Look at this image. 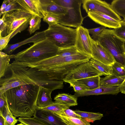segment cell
<instances>
[{
    "mask_svg": "<svg viewBox=\"0 0 125 125\" xmlns=\"http://www.w3.org/2000/svg\"><path fill=\"white\" fill-rule=\"evenodd\" d=\"M8 71L9 75L0 79V94L10 89L25 85L41 86L52 91L64 87L63 81L52 80L46 72L35 68L10 64Z\"/></svg>",
    "mask_w": 125,
    "mask_h": 125,
    "instance_id": "obj_1",
    "label": "cell"
},
{
    "mask_svg": "<svg viewBox=\"0 0 125 125\" xmlns=\"http://www.w3.org/2000/svg\"><path fill=\"white\" fill-rule=\"evenodd\" d=\"M91 58L79 52L69 56L56 55L34 62L27 63L15 61L14 64L35 68L46 72L52 80L63 81L66 76L75 68L89 62Z\"/></svg>",
    "mask_w": 125,
    "mask_h": 125,
    "instance_id": "obj_2",
    "label": "cell"
},
{
    "mask_svg": "<svg viewBox=\"0 0 125 125\" xmlns=\"http://www.w3.org/2000/svg\"><path fill=\"white\" fill-rule=\"evenodd\" d=\"M39 86L32 84L20 86L9 89L3 94L9 109L15 117H31L37 107Z\"/></svg>",
    "mask_w": 125,
    "mask_h": 125,
    "instance_id": "obj_3",
    "label": "cell"
},
{
    "mask_svg": "<svg viewBox=\"0 0 125 125\" xmlns=\"http://www.w3.org/2000/svg\"><path fill=\"white\" fill-rule=\"evenodd\" d=\"M59 48L46 38L34 42L27 49L14 54L15 61L24 63L40 61L58 54Z\"/></svg>",
    "mask_w": 125,
    "mask_h": 125,
    "instance_id": "obj_4",
    "label": "cell"
},
{
    "mask_svg": "<svg viewBox=\"0 0 125 125\" xmlns=\"http://www.w3.org/2000/svg\"><path fill=\"white\" fill-rule=\"evenodd\" d=\"M44 31L46 37L59 48H67L75 45L76 29L57 23L49 26Z\"/></svg>",
    "mask_w": 125,
    "mask_h": 125,
    "instance_id": "obj_5",
    "label": "cell"
},
{
    "mask_svg": "<svg viewBox=\"0 0 125 125\" xmlns=\"http://www.w3.org/2000/svg\"><path fill=\"white\" fill-rule=\"evenodd\" d=\"M97 41L110 52L116 61L125 67L124 40L118 37L113 30L105 29L98 36Z\"/></svg>",
    "mask_w": 125,
    "mask_h": 125,
    "instance_id": "obj_6",
    "label": "cell"
},
{
    "mask_svg": "<svg viewBox=\"0 0 125 125\" xmlns=\"http://www.w3.org/2000/svg\"><path fill=\"white\" fill-rule=\"evenodd\" d=\"M32 15L21 8L6 13L5 19L7 25L6 36L14 31L11 36L10 39L17 33L25 30L29 25Z\"/></svg>",
    "mask_w": 125,
    "mask_h": 125,
    "instance_id": "obj_7",
    "label": "cell"
},
{
    "mask_svg": "<svg viewBox=\"0 0 125 125\" xmlns=\"http://www.w3.org/2000/svg\"><path fill=\"white\" fill-rule=\"evenodd\" d=\"M83 0L79 2L74 7L68 8L67 13L59 15L58 24L64 26L77 28L81 26L84 18L82 17L81 10Z\"/></svg>",
    "mask_w": 125,
    "mask_h": 125,
    "instance_id": "obj_8",
    "label": "cell"
},
{
    "mask_svg": "<svg viewBox=\"0 0 125 125\" xmlns=\"http://www.w3.org/2000/svg\"><path fill=\"white\" fill-rule=\"evenodd\" d=\"M83 9L88 13L97 12L103 13L118 21H122L120 17L113 10L111 4L100 0H83Z\"/></svg>",
    "mask_w": 125,
    "mask_h": 125,
    "instance_id": "obj_9",
    "label": "cell"
},
{
    "mask_svg": "<svg viewBox=\"0 0 125 125\" xmlns=\"http://www.w3.org/2000/svg\"><path fill=\"white\" fill-rule=\"evenodd\" d=\"M103 75L89 62L81 64L72 70L65 77L63 82L76 80L88 77Z\"/></svg>",
    "mask_w": 125,
    "mask_h": 125,
    "instance_id": "obj_10",
    "label": "cell"
},
{
    "mask_svg": "<svg viewBox=\"0 0 125 125\" xmlns=\"http://www.w3.org/2000/svg\"><path fill=\"white\" fill-rule=\"evenodd\" d=\"M76 29V35L74 46L79 52L91 58V37L88 29L82 26Z\"/></svg>",
    "mask_w": 125,
    "mask_h": 125,
    "instance_id": "obj_11",
    "label": "cell"
},
{
    "mask_svg": "<svg viewBox=\"0 0 125 125\" xmlns=\"http://www.w3.org/2000/svg\"><path fill=\"white\" fill-rule=\"evenodd\" d=\"M91 58L105 64L111 66L116 61L113 56L97 41L91 39Z\"/></svg>",
    "mask_w": 125,
    "mask_h": 125,
    "instance_id": "obj_12",
    "label": "cell"
},
{
    "mask_svg": "<svg viewBox=\"0 0 125 125\" xmlns=\"http://www.w3.org/2000/svg\"><path fill=\"white\" fill-rule=\"evenodd\" d=\"M87 13L88 16L92 20L105 27L115 29L121 26L122 21L116 20L103 13L94 11Z\"/></svg>",
    "mask_w": 125,
    "mask_h": 125,
    "instance_id": "obj_13",
    "label": "cell"
},
{
    "mask_svg": "<svg viewBox=\"0 0 125 125\" xmlns=\"http://www.w3.org/2000/svg\"><path fill=\"white\" fill-rule=\"evenodd\" d=\"M33 116L50 125H66L54 113L37 107Z\"/></svg>",
    "mask_w": 125,
    "mask_h": 125,
    "instance_id": "obj_14",
    "label": "cell"
},
{
    "mask_svg": "<svg viewBox=\"0 0 125 125\" xmlns=\"http://www.w3.org/2000/svg\"><path fill=\"white\" fill-rule=\"evenodd\" d=\"M21 8L43 18L45 13L40 0H16Z\"/></svg>",
    "mask_w": 125,
    "mask_h": 125,
    "instance_id": "obj_15",
    "label": "cell"
},
{
    "mask_svg": "<svg viewBox=\"0 0 125 125\" xmlns=\"http://www.w3.org/2000/svg\"><path fill=\"white\" fill-rule=\"evenodd\" d=\"M119 86L111 87L100 86L94 89L83 92H75L74 95L77 98L80 97L90 95H98L104 94L116 95L120 92Z\"/></svg>",
    "mask_w": 125,
    "mask_h": 125,
    "instance_id": "obj_16",
    "label": "cell"
},
{
    "mask_svg": "<svg viewBox=\"0 0 125 125\" xmlns=\"http://www.w3.org/2000/svg\"><path fill=\"white\" fill-rule=\"evenodd\" d=\"M46 38L45 31L37 32L32 36L20 42L13 44H8L3 50V52L7 54H10L17 48L22 45L31 42H38Z\"/></svg>",
    "mask_w": 125,
    "mask_h": 125,
    "instance_id": "obj_17",
    "label": "cell"
},
{
    "mask_svg": "<svg viewBox=\"0 0 125 125\" xmlns=\"http://www.w3.org/2000/svg\"><path fill=\"white\" fill-rule=\"evenodd\" d=\"M52 92L45 87L39 86L36 102L37 107H45L53 103L51 97Z\"/></svg>",
    "mask_w": 125,
    "mask_h": 125,
    "instance_id": "obj_18",
    "label": "cell"
},
{
    "mask_svg": "<svg viewBox=\"0 0 125 125\" xmlns=\"http://www.w3.org/2000/svg\"><path fill=\"white\" fill-rule=\"evenodd\" d=\"M42 8L46 12L58 15L66 14L68 8L61 6L56 3L53 0H40Z\"/></svg>",
    "mask_w": 125,
    "mask_h": 125,
    "instance_id": "obj_19",
    "label": "cell"
},
{
    "mask_svg": "<svg viewBox=\"0 0 125 125\" xmlns=\"http://www.w3.org/2000/svg\"><path fill=\"white\" fill-rule=\"evenodd\" d=\"M125 79V76L118 77L111 74L100 78V86L111 87L120 86Z\"/></svg>",
    "mask_w": 125,
    "mask_h": 125,
    "instance_id": "obj_20",
    "label": "cell"
},
{
    "mask_svg": "<svg viewBox=\"0 0 125 125\" xmlns=\"http://www.w3.org/2000/svg\"><path fill=\"white\" fill-rule=\"evenodd\" d=\"M14 54H8L3 52H0V79L4 76L9 69L10 60L13 59Z\"/></svg>",
    "mask_w": 125,
    "mask_h": 125,
    "instance_id": "obj_21",
    "label": "cell"
},
{
    "mask_svg": "<svg viewBox=\"0 0 125 125\" xmlns=\"http://www.w3.org/2000/svg\"><path fill=\"white\" fill-rule=\"evenodd\" d=\"M56 101H59L66 104L70 107L78 105L77 98L74 95L68 94H59L54 98Z\"/></svg>",
    "mask_w": 125,
    "mask_h": 125,
    "instance_id": "obj_22",
    "label": "cell"
},
{
    "mask_svg": "<svg viewBox=\"0 0 125 125\" xmlns=\"http://www.w3.org/2000/svg\"><path fill=\"white\" fill-rule=\"evenodd\" d=\"M74 111L82 118L89 122H93L96 120H100L103 116V114L99 113L83 111L78 110Z\"/></svg>",
    "mask_w": 125,
    "mask_h": 125,
    "instance_id": "obj_23",
    "label": "cell"
},
{
    "mask_svg": "<svg viewBox=\"0 0 125 125\" xmlns=\"http://www.w3.org/2000/svg\"><path fill=\"white\" fill-rule=\"evenodd\" d=\"M89 62L93 66L101 72L103 75L107 76L112 74L111 66L105 64L92 58Z\"/></svg>",
    "mask_w": 125,
    "mask_h": 125,
    "instance_id": "obj_24",
    "label": "cell"
},
{
    "mask_svg": "<svg viewBox=\"0 0 125 125\" xmlns=\"http://www.w3.org/2000/svg\"><path fill=\"white\" fill-rule=\"evenodd\" d=\"M54 113L66 125H91L90 122L82 118H78L68 117Z\"/></svg>",
    "mask_w": 125,
    "mask_h": 125,
    "instance_id": "obj_25",
    "label": "cell"
},
{
    "mask_svg": "<svg viewBox=\"0 0 125 125\" xmlns=\"http://www.w3.org/2000/svg\"><path fill=\"white\" fill-rule=\"evenodd\" d=\"M100 78L99 76H96L76 80L85 84L90 90L100 86Z\"/></svg>",
    "mask_w": 125,
    "mask_h": 125,
    "instance_id": "obj_26",
    "label": "cell"
},
{
    "mask_svg": "<svg viewBox=\"0 0 125 125\" xmlns=\"http://www.w3.org/2000/svg\"><path fill=\"white\" fill-rule=\"evenodd\" d=\"M42 18L36 15H33L29 23L28 31L30 34L39 30L41 26Z\"/></svg>",
    "mask_w": 125,
    "mask_h": 125,
    "instance_id": "obj_27",
    "label": "cell"
},
{
    "mask_svg": "<svg viewBox=\"0 0 125 125\" xmlns=\"http://www.w3.org/2000/svg\"><path fill=\"white\" fill-rule=\"evenodd\" d=\"M114 11L120 16L125 18V0H114L111 4Z\"/></svg>",
    "mask_w": 125,
    "mask_h": 125,
    "instance_id": "obj_28",
    "label": "cell"
},
{
    "mask_svg": "<svg viewBox=\"0 0 125 125\" xmlns=\"http://www.w3.org/2000/svg\"><path fill=\"white\" fill-rule=\"evenodd\" d=\"M70 107L61 102L55 101L47 107L40 108L53 112L60 113L64 109L69 108Z\"/></svg>",
    "mask_w": 125,
    "mask_h": 125,
    "instance_id": "obj_29",
    "label": "cell"
},
{
    "mask_svg": "<svg viewBox=\"0 0 125 125\" xmlns=\"http://www.w3.org/2000/svg\"><path fill=\"white\" fill-rule=\"evenodd\" d=\"M18 121L25 125H50L35 117H20Z\"/></svg>",
    "mask_w": 125,
    "mask_h": 125,
    "instance_id": "obj_30",
    "label": "cell"
},
{
    "mask_svg": "<svg viewBox=\"0 0 125 125\" xmlns=\"http://www.w3.org/2000/svg\"><path fill=\"white\" fill-rule=\"evenodd\" d=\"M64 82L70 83V86L73 88L75 92H81L90 90L85 84L77 80H69Z\"/></svg>",
    "mask_w": 125,
    "mask_h": 125,
    "instance_id": "obj_31",
    "label": "cell"
},
{
    "mask_svg": "<svg viewBox=\"0 0 125 125\" xmlns=\"http://www.w3.org/2000/svg\"><path fill=\"white\" fill-rule=\"evenodd\" d=\"M111 66L112 74L120 77L125 76V67L122 63L116 61Z\"/></svg>",
    "mask_w": 125,
    "mask_h": 125,
    "instance_id": "obj_32",
    "label": "cell"
},
{
    "mask_svg": "<svg viewBox=\"0 0 125 125\" xmlns=\"http://www.w3.org/2000/svg\"><path fill=\"white\" fill-rule=\"evenodd\" d=\"M59 18L58 15L45 12L43 19V21L47 23L50 26L58 23Z\"/></svg>",
    "mask_w": 125,
    "mask_h": 125,
    "instance_id": "obj_33",
    "label": "cell"
},
{
    "mask_svg": "<svg viewBox=\"0 0 125 125\" xmlns=\"http://www.w3.org/2000/svg\"><path fill=\"white\" fill-rule=\"evenodd\" d=\"M78 52H79L74 46L67 48H59L57 55L62 57L69 56L75 55Z\"/></svg>",
    "mask_w": 125,
    "mask_h": 125,
    "instance_id": "obj_34",
    "label": "cell"
},
{
    "mask_svg": "<svg viewBox=\"0 0 125 125\" xmlns=\"http://www.w3.org/2000/svg\"><path fill=\"white\" fill-rule=\"evenodd\" d=\"M13 115L10 110L8 106H7V113L4 117L5 119V125H15L18 122V119Z\"/></svg>",
    "mask_w": 125,
    "mask_h": 125,
    "instance_id": "obj_35",
    "label": "cell"
},
{
    "mask_svg": "<svg viewBox=\"0 0 125 125\" xmlns=\"http://www.w3.org/2000/svg\"><path fill=\"white\" fill-rule=\"evenodd\" d=\"M80 0H53L58 5L63 7L71 8L74 7Z\"/></svg>",
    "mask_w": 125,
    "mask_h": 125,
    "instance_id": "obj_36",
    "label": "cell"
},
{
    "mask_svg": "<svg viewBox=\"0 0 125 125\" xmlns=\"http://www.w3.org/2000/svg\"><path fill=\"white\" fill-rule=\"evenodd\" d=\"M8 106L7 98L3 94H0V115L4 117L7 113V106Z\"/></svg>",
    "mask_w": 125,
    "mask_h": 125,
    "instance_id": "obj_37",
    "label": "cell"
},
{
    "mask_svg": "<svg viewBox=\"0 0 125 125\" xmlns=\"http://www.w3.org/2000/svg\"><path fill=\"white\" fill-rule=\"evenodd\" d=\"M21 8L17 2L16 0H11V1L7 5L5 9L2 12L0 13V17L5 13L16 10Z\"/></svg>",
    "mask_w": 125,
    "mask_h": 125,
    "instance_id": "obj_38",
    "label": "cell"
},
{
    "mask_svg": "<svg viewBox=\"0 0 125 125\" xmlns=\"http://www.w3.org/2000/svg\"><path fill=\"white\" fill-rule=\"evenodd\" d=\"M105 27L103 26L97 28L88 29L89 34L92 35L91 38L94 41H96L99 34L105 28Z\"/></svg>",
    "mask_w": 125,
    "mask_h": 125,
    "instance_id": "obj_39",
    "label": "cell"
},
{
    "mask_svg": "<svg viewBox=\"0 0 125 125\" xmlns=\"http://www.w3.org/2000/svg\"><path fill=\"white\" fill-rule=\"evenodd\" d=\"M114 31L119 37L125 40V23L122 21L121 26L118 28L114 29Z\"/></svg>",
    "mask_w": 125,
    "mask_h": 125,
    "instance_id": "obj_40",
    "label": "cell"
},
{
    "mask_svg": "<svg viewBox=\"0 0 125 125\" xmlns=\"http://www.w3.org/2000/svg\"><path fill=\"white\" fill-rule=\"evenodd\" d=\"M13 31L10 34L4 37H2L0 34V50L1 51L4 50L8 45V43Z\"/></svg>",
    "mask_w": 125,
    "mask_h": 125,
    "instance_id": "obj_41",
    "label": "cell"
},
{
    "mask_svg": "<svg viewBox=\"0 0 125 125\" xmlns=\"http://www.w3.org/2000/svg\"><path fill=\"white\" fill-rule=\"evenodd\" d=\"M57 113L62 116L68 117L78 118H81L80 116L76 113L74 111H73L69 108L64 109L61 112Z\"/></svg>",
    "mask_w": 125,
    "mask_h": 125,
    "instance_id": "obj_42",
    "label": "cell"
},
{
    "mask_svg": "<svg viewBox=\"0 0 125 125\" xmlns=\"http://www.w3.org/2000/svg\"><path fill=\"white\" fill-rule=\"evenodd\" d=\"M5 14L6 13L3 14L0 19V34L3 37L6 36L7 25L5 19Z\"/></svg>",
    "mask_w": 125,
    "mask_h": 125,
    "instance_id": "obj_43",
    "label": "cell"
},
{
    "mask_svg": "<svg viewBox=\"0 0 125 125\" xmlns=\"http://www.w3.org/2000/svg\"><path fill=\"white\" fill-rule=\"evenodd\" d=\"M11 1V0H4L3 1L0 9V13L2 12L5 9L7 5Z\"/></svg>",
    "mask_w": 125,
    "mask_h": 125,
    "instance_id": "obj_44",
    "label": "cell"
},
{
    "mask_svg": "<svg viewBox=\"0 0 125 125\" xmlns=\"http://www.w3.org/2000/svg\"><path fill=\"white\" fill-rule=\"evenodd\" d=\"M119 87L120 92L122 94H125V79Z\"/></svg>",
    "mask_w": 125,
    "mask_h": 125,
    "instance_id": "obj_45",
    "label": "cell"
},
{
    "mask_svg": "<svg viewBox=\"0 0 125 125\" xmlns=\"http://www.w3.org/2000/svg\"><path fill=\"white\" fill-rule=\"evenodd\" d=\"M0 125H5L4 118L0 115Z\"/></svg>",
    "mask_w": 125,
    "mask_h": 125,
    "instance_id": "obj_46",
    "label": "cell"
},
{
    "mask_svg": "<svg viewBox=\"0 0 125 125\" xmlns=\"http://www.w3.org/2000/svg\"><path fill=\"white\" fill-rule=\"evenodd\" d=\"M124 52L125 53V40H124Z\"/></svg>",
    "mask_w": 125,
    "mask_h": 125,
    "instance_id": "obj_47",
    "label": "cell"
},
{
    "mask_svg": "<svg viewBox=\"0 0 125 125\" xmlns=\"http://www.w3.org/2000/svg\"><path fill=\"white\" fill-rule=\"evenodd\" d=\"M16 125H25L24 124L22 123H21L20 124H18Z\"/></svg>",
    "mask_w": 125,
    "mask_h": 125,
    "instance_id": "obj_48",
    "label": "cell"
},
{
    "mask_svg": "<svg viewBox=\"0 0 125 125\" xmlns=\"http://www.w3.org/2000/svg\"><path fill=\"white\" fill-rule=\"evenodd\" d=\"M123 21L125 23V18H124L123 20Z\"/></svg>",
    "mask_w": 125,
    "mask_h": 125,
    "instance_id": "obj_49",
    "label": "cell"
},
{
    "mask_svg": "<svg viewBox=\"0 0 125 125\" xmlns=\"http://www.w3.org/2000/svg\"></svg>",
    "mask_w": 125,
    "mask_h": 125,
    "instance_id": "obj_50",
    "label": "cell"
}]
</instances>
